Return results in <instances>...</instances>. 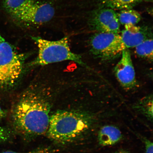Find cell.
<instances>
[{
  "mask_svg": "<svg viewBox=\"0 0 153 153\" xmlns=\"http://www.w3.org/2000/svg\"><path fill=\"white\" fill-rule=\"evenodd\" d=\"M51 109L50 104L41 95L33 91L26 92L13 110V127L25 137L42 135L48 129Z\"/></svg>",
  "mask_w": 153,
  "mask_h": 153,
  "instance_id": "1",
  "label": "cell"
},
{
  "mask_svg": "<svg viewBox=\"0 0 153 153\" xmlns=\"http://www.w3.org/2000/svg\"><path fill=\"white\" fill-rule=\"evenodd\" d=\"M95 119L94 116L86 112L58 111L50 117L47 133L49 138L55 142H71L88 132Z\"/></svg>",
  "mask_w": 153,
  "mask_h": 153,
  "instance_id": "2",
  "label": "cell"
},
{
  "mask_svg": "<svg viewBox=\"0 0 153 153\" xmlns=\"http://www.w3.org/2000/svg\"><path fill=\"white\" fill-rule=\"evenodd\" d=\"M0 34V88L9 89L18 83L23 73L27 57Z\"/></svg>",
  "mask_w": 153,
  "mask_h": 153,
  "instance_id": "3",
  "label": "cell"
},
{
  "mask_svg": "<svg viewBox=\"0 0 153 153\" xmlns=\"http://www.w3.org/2000/svg\"><path fill=\"white\" fill-rule=\"evenodd\" d=\"M32 39L37 45L38 53L37 58L32 62V65H45L70 60L85 66L81 56L71 50L68 37L56 41H50L40 37H33Z\"/></svg>",
  "mask_w": 153,
  "mask_h": 153,
  "instance_id": "4",
  "label": "cell"
},
{
  "mask_svg": "<svg viewBox=\"0 0 153 153\" xmlns=\"http://www.w3.org/2000/svg\"><path fill=\"white\" fill-rule=\"evenodd\" d=\"M91 52L101 60H112L120 56L125 48L119 33L98 32L90 41Z\"/></svg>",
  "mask_w": 153,
  "mask_h": 153,
  "instance_id": "5",
  "label": "cell"
},
{
  "mask_svg": "<svg viewBox=\"0 0 153 153\" xmlns=\"http://www.w3.org/2000/svg\"><path fill=\"white\" fill-rule=\"evenodd\" d=\"M54 14V9L49 4L35 3L12 18L25 25H38L49 22Z\"/></svg>",
  "mask_w": 153,
  "mask_h": 153,
  "instance_id": "6",
  "label": "cell"
},
{
  "mask_svg": "<svg viewBox=\"0 0 153 153\" xmlns=\"http://www.w3.org/2000/svg\"><path fill=\"white\" fill-rule=\"evenodd\" d=\"M120 56L114 68V73L122 87L126 90H130L136 87L137 81L129 50H124Z\"/></svg>",
  "mask_w": 153,
  "mask_h": 153,
  "instance_id": "7",
  "label": "cell"
},
{
  "mask_svg": "<svg viewBox=\"0 0 153 153\" xmlns=\"http://www.w3.org/2000/svg\"><path fill=\"white\" fill-rule=\"evenodd\" d=\"M89 24L92 28L98 32H120L117 13L111 9H101L95 11L91 15Z\"/></svg>",
  "mask_w": 153,
  "mask_h": 153,
  "instance_id": "8",
  "label": "cell"
},
{
  "mask_svg": "<svg viewBox=\"0 0 153 153\" xmlns=\"http://www.w3.org/2000/svg\"><path fill=\"white\" fill-rule=\"evenodd\" d=\"M120 36L125 49L135 48L145 40L152 37L150 29L133 25H124Z\"/></svg>",
  "mask_w": 153,
  "mask_h": 153,
  "instance_id": "9",
  "label": "cell"
},
{
  "mask_svg": "<svg viewBox=\"0 0 153 153\" xmlns=\"http://www.w3.org/2000/svg\"><path fill=\"white\" fill-rule=\"evenodd\" d=\"M122 135L121 131L116 126L106 125L101 128L98 134L99 144L104 146L114 145L121 140Z\"/></svg>",
  "mask_w": 153,
  "mask_h": 153,
  "instance_id": "10",
  "label": "cell"
},
{
  "mask_svg": "<svg viewBox=\"0 0 153 153\" xmlns=\"http://www.w3.org/2000/svg\"><path fill=\"white\" fill-rule=\"evenodd\" d=\"M36 3L33 0H4V8L13 17Z\"/></svg>",
  "mask_w": 153,
  "mask_h": 153,
  "instance_id": "11",
  "label": "cell"
},
{
  "mask_svg": "<svg viewBox=\"0 0 153 153\" xmlns=\"http://www.w3.org/2000/svg\"><path fill=\"white\" fill-rule=\"evenodd\" d=\"M150 0H101V3L108 8L116 10H124L133 8L143 1Z\"/></svg>",
  "mask_w": 153,
  "mask_h": 153,
  "instance_id": "12",
  "label": "cell"
},
{
  "mask_svg": "<svg viewBox=\"0 0 153 153\" xmlns=\"http://www.w3.org/2000/svg\"><path fill=\"white\" fill-rule=\"evenodd\" d=\"M134 108L152 121L153 96L149 95L143 97L134 105Z\"/></svg>",
  "mask_w": 153,
  "mask_h": 153,
  "instance_id": "13",
  "label": "cell"
},
{
  "mask_svg": "<svg viewBox=\"0 0 153 153\" xmlns=\"http://www.w3.org/2000/svg\"><path fill=\"white\" fill-rule=\"evenodd\" d=\"M117 15L120 24L124 26L137 25L141 19V15L138 12L131 9L122 10Z\"/></svg>",
  "mask_w": 153,
  "mask_h": 153,
  "instance_id": "14",
  "label": "cell"
},
{
  "mask_svg": "<svg viewBox=\"0 0 153 153\" xmlns=\"http://www.w3.org/2000/svg\"><path fill=\"white\" fill-rule=\"evenodd\" d=\"M135 52L137 56L149 62L153 59L152 37L148 38L135 48Z\"/></svg>",
  "mask_w": 153,
  "mask_h": 153,
  "instance_id": "15",
  "label": "cell"
},
{
  "mask_svg": "<svg viewBox=\"0 0 153 153\" xmlns=\"http://www.w3.org/2000/svg\"><path fill=\"white\" fill-rule=\"evenodd\" d=\"M0 153H58L57 151L51 148H42L36 149L33 151L27 152H13L11 151H7Z\"/></svg>",
  "mask_w": 153,
  "mask_h": 153,
  "instance_id": "16",
  "label": "cell"
},
{
  "mask_svg": "<svg viewBox=\"0 0 153 153\" xmlns=\"http://www.w3.org/2000/svg\"><path fill=\"white\" fill-rule=\"evenodd\" d=\"M11 133L7 128L0 127V143L6 142L11 138Z\"/></svg>",
  "mask_w": 153,
  "mask_h": 153,
  "instance_id": "17",
  "label": "cell"
},
{
  "mask_svg": "<svg viewBox=\"0 0 153 153\" xmlns=\"http://www.w3.org/2000/svg\"><path fill=\"white\" fill-rule=\"evenodd\" d=\"M141 139L145 145V153H153V143L146 137L141 136Z\"/></svg>",
  "mask_w": 153,
  "mask_h": 153,
  "instance_id": "18",
  "label": "cell"
},
{
  "mask_svg": "<svg viewBox=\"0 0 153 153\" xmlns=\"http://www.w3.org/2000/svg\"><path fill=\"white\" fill-rule=\"evenodd\" d=\"M6 115V113L0 107V120L4 118Z\"/></svg>",
  "mask_w": 153,
  "mask_h": 153,
  "instance_id": "19",
  "label": "cell"
},
{
  "mask_svg": "<svg viewBox=\"0 0 153 153\" xmlns=\"http://www.w3.org/2000/svg\"><path fill=\"white\" fill-rule=\"evenodd\" d=\"M115 153H129L127 152H126V151H125L121 150V151H118V152H116Z\"/></svg>",
  "mask_w": 153,
  "mask_h": 153,
  "instance_id": "20",
  "label": "cell"
}]
</instances>
